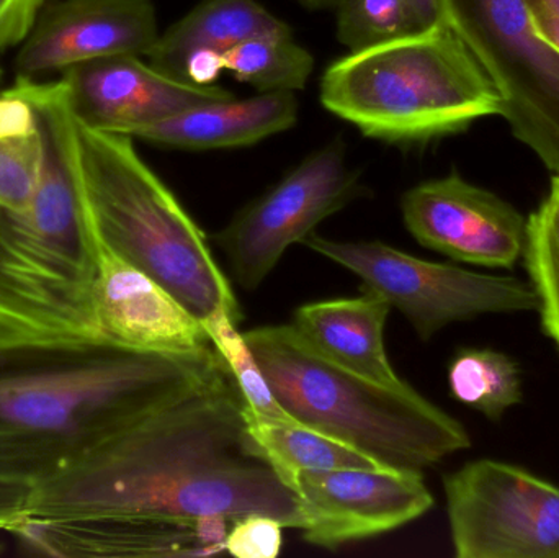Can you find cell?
Returning <instances> with one entry per match:
<instances>
[{
    "label": "cell",
    "instance_id": "cell-11",
    "mask_svg": "<svg viewBox=\"0 0 559 558\" xmlns=\"http://www.w3.org/2000/svg\"><path fill=\"white\" fill-rule=\"evenodd\" d=\"M288 487L298 500L302 541L325 550L400 530L433 508L423 472L301 471Z\"/></svg>",
    "mask_w": 559,
    "mask_h": 558
},
{
    "label": "cell",
    "instance_id": "cell-20",
    "mask_svg": "<svg viewBox=\"0 0 559 558\" xmlns=\"http://www.w3.org/2000/svg\"><path fill=\"white\" fill-rule=\"evenodd\" d=\"M249 431L283 482L301 471H381L384 467L370 455L332 436L316 431L299 423L259 422L249 412Z\"/></svg>",
    "mask_w": 559,
    "mask_h": 558
},
{
    "label": "cell",
    "instance_id": "cell-17",
    "mask_svg": "<svg viewBox=\"0 0 559 558\" xmlns=\"http://www.w3.org/2000/svg\"><path fill=\"white\" fill-rule=\"evenodd\" d=\"M360 292L357 297L302 305L289 324L311 349L335 366L380 385H406L384 346L391 305L373 292Z\"/></svg>",
    "mask_w": 559,
    "mask_h": 558
},
{
    "label": "cell",
    "instance_id": "cell-13",
    "mask_svg": "<svg viewBox=\"0 0 559 558\" xmlns=\"http://www.w3.org/2000/svg\"><path fill=\"white\" fill-rule=\"evenodd\" d=\"M159 35L153 0H48L19 46L16 79L39 81L108 56H147Z\"/></svg>",
    "mask_w": 559,
    "mask_h": 558
},
{
    "label": "cell",
    "instance_id": "cell-34",
    "mask_svg": "<svg viewBox=\"0 0 559 558\" xmlns=\"http://www.w3.org/2000/svg\"><path fill=\"white\" fill-rule=\"evenodd\" d=\"M298 2L309 10H329L335 9L341 0H298Z\"/></svg>",
    "mask_w": 559,
    "mask_h": 558
},
{
    "label": "cell",
    "instance_id": "cell-30",
    "mask_svg": "<svg viewBox=\"0 0 559 558\" xmlns=\"http://www.w3.org/2000/svg\"><path fill=\"white\" fill-rule=\"evenodd\" d=\"M41 128L36 108L19 94L7 88L0 92V140L25 136Z\"/></svg>",
    "mask_w": 559,
    "mask_h": 558
},
{
    "label": "cell",
    "instance_id": "cell-32",
    "mask_svg": "<svg viewBox=\"0 0 559 558\" xmlns=\"http://www.w3.org/2000/svg\"><path fill=\"white\" fill-rule=\"evenodd\" d=\"M416 28H426L440 20L439 0H407Z\"/></svg>",
    "mask_w": 559,
    "mask_h": 558
},
{
    "label": "cell",
    "instance_id": "cell-2",
    "mask_svg": "<svg viewBox=\"0 0 559 558\" xmlns=\"http://www.w3.org/2000/svg\"><path fill=\"white\" fill-rule=\"evenodd\" d=\"M229 372L218 351L105 343L0 347V484L32 490L98 442Z\"/></svg>",
    "mask_w": 559,
    "mask_h": 558
},
{
    "label": "cell",
    "instance_id": "cell-3",
    "mask_svg": "<svg viewBox=\"0 0 559 558\" xmlns=\"http://www.w3.org/2000/svg\"><path fill=\"white\" fill-rule=\"evenodd\" d=\"M10 88L41 117L92 231L202 323L226 311L241 324V305L210 239L147 166L133 138L84 123L69 105L59 78L16 79Z\"/></svg>",
    "mask_w": 559,
    "mask_h": 558
},
{
    "label": "cell",
    "instance_id": "cell-19",
    "mask_svg": "<svg viewBox=\"0 0 559 558\" xmlns=\"http://www.w3.org/2000/svg\"><path fill=\"white\" fill-rule=\"evenodd\" d=\"M288 28L259 0H202L160 33L146 58L154 68L183 81L187 59L199 49L226 52L252 36Z\"/></svg>",
    "mask_w": 559,
    "mask_h": 558
},
{
    "label": "cell",
    "instance_id": "cell-8",
    "mask_svg": "<svg viewBox=\"0 0 559 558\" xmlns=\"http://www.w3.org/2000/svg\"><path fill=\"white\" fill-rule=\"evenodd\" d=\"M301 245L357 275L361 288L401 311L423 341L453 323L540 307L532 282L426 261L386 242L337 241L311 233Z\"/></svg>",
    "mask_w": 559,
    "mask_h": 558
},
{
    "label": "cell",
    "instance_id": "cell-6",
    "mask_svg": "<svg viewBox=\"0 0 559 558\" xmlns=\"http://www.w3.org/2000/svg\"><path fill=\"white\" fill-rule=\"evenodd\" d=\"M46 138L32 203L0 215V347L104 343L94 308V236L48 131Z\"/></svg>",
    "mask_w": 559,
    "mask_h": 558
},
{
    "label": "cell",
    "instance_id": "cell-27",
    "mask_svg": "<svg viewBox=\"0 0 559 558\" xmlns=\"http://www.w3.org/2000/svg\"><path fill=\"white\" fill-rule=\"evenodd\" d=\"M524 254L542 259L559 271V176H554L547 199L528 216Z\"/></svg>",
    "mask_w": 559,
    "mask_h": 558
},
{
    "label": "cell",
    "instance_id": "cell-23",
    "mask_svg": "<svg viewBox=\"0 0 559 558\" xmlns=\"http://www.w3.org/2000/svg\"><path fill=\"white\" fill-rule=\"evenodd\" d=\"M203 327L241 390L251 415L259 422L296 423L275 399L245 333H239V323L226 311H222L203 323Z\"/></svg>",
    "mask_w": 559,
    "mask_h": 558
},
{
    "label": "cell",
    "instance_id": "cell-26",
    "mask_svg": "<svg viewBox=\"0 0 559 558\" xmlns=\"http://www.w3.org/2000/svg\"><path fill=\"white\" fill-rule=\"evenodd\" d=\"M283 524L267 514H246L233 521L225 553L238 558H277L283 546Z\"/></svg>",
    "mask_w": 559,
    "mask_h": 558
},
{
    "label": "cell",
    "instance_id": "cell-31",
    "mask_svg": "<svg viewBox=\"0 0 559 558\" xmlns=\"http://www.w3.org/2000/svg\"><path fill=\"white\" fill-rule=\"evenodd\" d=\"M29 488L0 484V531L10 533L16 524L26 520V500Z\"/></svg>",
    "mask_w": 559,
    "mask_h": 558
},
{
    "label": "cell",
    "instance_id": "cell-35",
    "mask_svg": "<svg viewBox=\"0 0 559 558\" xmlns=\"http://www.w3.org/2000/svg\"><path fill=\"white\" fill-rule=\"evenodd\" d=\"M532 3H534L535 10H538V12L559 15V0H532Z\"/></svg>",
    "mask_w": 559,
    "mask_h": 558
},
{
    "label": "cell",
    "instance_id": "cell-25",
    "mask_svg": "<svg viewBox=\"0 0 559 558\" xmlns=\"http://www.w3.org/2000/svg\"><path fill=\"white\" fill-rule=\"evenodd\" d=\"M45 124L35 133L0 140V215L28 209L45 164Z\"/></svg>",
    "mask_w": 559,
    "mask_h": 558
},
{
    "label": "cell",
    "instance_id": "cell-14",
    "mask_svg": "<svg viewBox=\"0 0 559 558\" xmlns=\"http://www.w3.org/2000/svg\"><path fill=\"white\" fill-rule=\"evenodd\" d=\"M141 58L108 56L59 75L74 114L95 130L131 138L187 108L235 97L219 85L180 81Z\"/></svg>",
    "mask_w": 559,
    "mask_h": 558
},
{
    "label": "cell",
    "instance_id": "cell-15",
    "mask_svg": "<svg viewBox=\"0 0 559 558\" xmlns=\"http://www.w3.org/2000/svg\"><path fill=\"white\" fill-rule=\"evenodd\" d=\"M91 233L97 261L95 318L104 343L157 354H202L215 349L199 318L153 278L124 261L92 229Z\"/></svg>",
    "mask_w": 559,
    "mask_h": 558
},
{
    "label": "cell",
    "instance_id": "cell-16",
    "mask_svg": "<svg viewBox=\"0 0 559 558\" xmlns=\"http://www.w3.org/2000/svg\"><path fill=\"white\" fill-rule=\"evenodd\" d=\"M231 521L205 518L199 523L147 518L25 520L12 534L23 549L55 558L209 557L225 553Z\"/></svg>",
    "mask_w": 559,
    "mask_h": 558
},
{
    "label": "cell",
    "instance_id": "cell-1",
    "mask_svg": "<svg viewBox=\"0 0 559 558\" xmlns=\"http://www.w3.org/2000/svg\"><path fill=\"white\" fill-rule=\"evenodd\" d=\"M267 514L299 530L292 488L249 431L225 372L111 435L29 490L26 520L147 518L199 523Z\"/></svg>",
    "mask_w": 559,
    "mask_h": 558
},
{
    "label": "cell",
    "instance_id": "cell-36",
    "mask_svg": "<svg viewBox=\"0 0 559 558\" xmlns=\"http://www.w3.org/2000/svg\"><path fill=\"white\" fill-rule=\"evenodd\" d=\"M5 547H7L5 541H3V537L0 536V556H2L3 553H5Z\"/></svg>",
    "mask_w": 559,
    "mask_h": 558
},
{
    "label": "cell",
    "instance_id": "cell-33",
    "mask_svg": "<svg viewBox=\"0 0 559 558\" xmlns=\"http://www.w3.org/2000/svg\"><path fill=\"white\" fill-rule=\"evenodd\" d=\"M535 12H537L540 32L544 33L545 38L555 46V49L559 51V15H555V13L538 12V10H535Z\"/></svg>",
    "mask_w": 559,
    "mask_h": 558
},
{
    "label": "cell",
    "instance_id": "cell-4",
    "mask_svg": "<svg viewBox=\"0 0 559 558\" xmlns=\"http://www.w3.org/2000/svg\"><path fill=\"white\" fill-rule=\"evenodd\" d=\"M319 100L364 136L400 146L504 114L498 88L443 20L331 62Z\"/></svg>",
    "mask_w": 559,
    "mask_h": 558
},
{
    "label": "cell",
    "instance_id": "cell-18",
    "mask_svg": "<svg viewBox=\"0 0 559 558\" xmlns=\"http://www.w3.org/2000/svg\"><path fill=\"white\" fill-rule=\"evenodd\" d=\"M293 92H259L187 108L167 120L134 131V138L183 151L235 150L252 146L288 131L298 121Z\"/></svg>",
    "mask_w": 559,
    "mask_h": 558
},
{
    "label": "cell",
    "instance_id": "cell-9",
    "mask_svg": "<svg viewBox=\"0 0 559 558\" xmlns=\"http://www.w3.org/2000/svg\"><path fill=\"white\" fill-rule=\"evenodd\" d=\"M365 193L360 173L348 164L347 146L337 138L239 210L213 242L228 259L236 284L255 290L289 246L301 245L319 223Z\"/></svg>",
    "mask_w": 559,
    "mask_h": 558
},
{
    "label": "cell",
    "instance_id": "cell-7",
    "mask_svg": "<svg viewBox=\"0 0 559 558\" xmlns=\"http://www.w3.org/2000/svg\"><path fill=\"white\" fill-rule=\"evenodd\" d=\"M440 20L465 43L504 102L512 133L559 176V51L532 0H439Z\"/></svg>",
    "mask_w": 559,
    "mask_h": 558
},
{
    "label": "cell",
    "instance_id": "cell-5",
    "mask_svg": "<svg viewBox=\"0 0 559 558\" xmlns=\"http://www.w3.org/2000/svg\"><path fill=\"white\" fill-rule=\"evenodd\" d=\"M275 399L299 425L384 467L423 472L472 446L465 426L409 383L384 387L316 353L292 324L246 331Z\"/></svg>",
    "mask_w": 559,
    "mask_h": 558
},
{
    "label": "cell",
    "instance_id": "cell-28",
    "mask_svg": "<svg viewBox=\"0 0 559 558\" xmlns=\"http://www.w3.org/2000/svg\"><path fill=\"white\" fill-rule=\"evenodd\" d=\"M522 259L540 298L542 328L559 349V271L534 256L524 254Z\"/></svg>",
    "mask_w": 559,
    "mask_h": 558
},
{
    "label": "cell",
    "instance_id": "cell-10",
    "mask_svg": "<svg viewBox=\"0 0 559 558\" xmlns=\"http://www.w3.org/2000/svg\"><path fill=\"white\" fill-rule=\"evenodd\" d=\"M459 558H559V487L518 465L469 462L443 478Z\"/></svg>",
    "mask_w": 559,
    "mask_h": 558
},
{
    "label": "cell",
    "instance_id": "cell-12",
    "mask_svg": "<svg viewBox=\"0 0 559 558\" xmlns=\"http://www.w3.org/2000/svg\"><path fill=\"white\" fill-rule=\"evenodd\" d=\"M407 231L452 261L512 269L524 258L528 218L459 173L417 183L401 197Z\"/></svg>",
    "mask_w": 559,
    "mask_h": 558
},
{
    "label": "cell",
    "instance_id": "cell-24",
    "mask_svg": "<svg viewBox=\"0 0 559 558\" xmlns=\"http://www.w3.org/2000/svg\"><path fill=\"white\" fill-rule=\"evenodd\" d=\"M334 10L338 43L348 51L370 48L417 29L407 0H341Z\"/></svg>",
    "mask_w": 559,
    "mask_h": 558
},
{
    "label": "cell",
    "instance_id": "cell-22",
    "mask_svg": "<svg viewBox=\"0 0 559 558\" xmlns=\"http://www.w3.org/2000/svg\"><path fill=\"white\" fill-rule=\"evenodd\" d=\"M225 71L259 92H295L314 71L311 52L293 38L292 28L252 36L225 52Z\"/></svg>",
    "mask_w": 559,
    "mask_h": 558
},
{
    "label": "cell",
    "instance_id": "cell-21",
    "mask_svg": "<svg viewBox=\"0 0 559 558\" xmlns=\"http://www.w3.org/2000/svg\"><path fill=\"white\" fill-rule=\"evenodd\" d=\"M522 387L521 367L501 351L463 347L450 360V395L491 422H499L509 409L521 405Z\"/></svg>",
    "mask_w": 559,
    "mask_h": 558
},
{
    "label": "cell",
    "instance_id": "cell-29",
    "mask_svg": "<svg viewBox=\"0 0 559 558\" xmlns=\"http://www.w3.org/2000/svg\"><path fill=\"white\" fill-rule=\"evenodd\" d=\"M46 2L48 0H0V52L25 41Z\"/></svg>",
    "mask_w": 559,
    "mask_h": 558
}]
</instances>
